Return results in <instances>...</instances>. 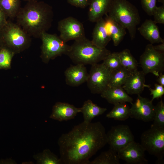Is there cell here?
I'll return each instance as SVG.
<instances>
[{
	"mask_svg": "<svg viewBox=\"0 0 164 164\" xmlns=\"http://www.w3.org/2000/svg\"><path fill=\"white\" fill-rule=\"evenodd\" d=\"M61 164H89V159L107 143L106 133L100 122H83L59 138Z\"/></svg>",
	"mask_w": 164,
	"mask_h": 164,
	"instance_id": "1",
	"label": "cell"
},
{
	"mask_svg": "<svg viewBox=\"0 0 164 164\" xmlns=\"http://www.w3.org/2000/svg\"><path fill=\"white\" fill-rule=\"evenodd\" d=\"M52 7L42 1L29 2L21 8L16 18L17 24L30 36L40 38L52 25Z\"/></svg>",
	"mask_w": 164,
	"mask_h": 164,
	"instance_id": "2",
	"label": "cell"
},
{
	"mask_svg": "<svg viewBox=\"0 0 164 164\" xmlns=\"http://www.w3.org/2000/svg\"><path fill=\"white\" fill-rule=\"evenodd\" d=\"M111 52L106 48L97 47L85 37L75 40L67 55L76 64L92 65L103 60Z\"/></svg>",
	"mask_w": 164,
	"mask_h": 164,
	"instance_id": "3",
	"label": "cell"
},
{
	"mask_svg": "<svg viewBox=\"0 0 164 164\" xmlns=\"http://www.w3.org/2000/svg\"><path fill=\"white\" fill-rule=\"evenodd\" d=\"M108 16L128 30L132 39L135 36L140 17L136 8L127 0H113Z\"/></svg>",
	"mask_w": 164,
	"mask_h": 164,
	"instance_id": "4",
	"label": "cell"
},
{
	"mask_svg": "<svg viewBox=\"0 0 164 164\" xmlns=\"http://www.w3.org/2000/svg\"><path fill=\"white\" fill-rule=\"evenodd\" d=\"M141 145L149 154L154 155L159 162H163L164 155V128L151 125L141 137Z\"/></svg>",
	"mask_w": 164,
	"mask_h": 164,
	"instance_id": "5",
	"label": "cell"
},
{
	"mask_svg": "<svg viewBox=\"0 0 164 164\" xmlns=\"http://www.w3.org/2000/svg\"><path fill=\"white\" fill-rule=\"evenodd\" d=\"M1 32L4 44L13 51L23 49L30 42V36L17 23L10 21Z\"/></svg>",
	"mask_w": 164,
	"mask_h": 164,
	"instance_id": "6",
	"label": "cell"
},
{
	"mask_svg": "<svg viewBox=\"0 0 164 164\" xmlns=\"http://www.w3.org/2000/svg\"><path fill=\"white\" fill-rule=\"evenodd\" d=\"M42 40V56L46 61L62 54L67 55L70 47L56 34L46 32L43 33L40 38Z\"/></svg>",
	"mask_w": 164,
	"mask_h": 164,
	"instance_id": "7",
	"label": "cell"
},
{
	"mask_svg": "<svg viewBox=\"0 0 164 164\" xmlns=\"http://www.w3.org/2000/svg\"><path fill=\"white\" fill-rule=\"evenodd\" d=\"M139 63L145 75L151 73L158 77L164 70V53L155 50L152 44H148L140 57Z\"/></svg>",
	"mask_w": 164,
	"mask_h": 164,
	"instance_id": "8",
	"label": "cell"
},
{
	"mask_svg": "<svg viewBox=\"0 0 164 164\" xmlns=\"http://www.w3.org/2000/svg\"><path fill=\"white\" fill-rule=\"evenodd\" d=\"M87 85L94 94H101L107 87L112 72L102 63L91 65Z\"/></svg>",
	"mask_w": 164,
	"mask_h": 164,
	"instance_id": "9",
	"label": "cell"
},
{
	"mask_svg": "<svg viewBox=\"0 0 164 164\" xmlns=\"http://www.w3.org/2000/svg\"><path fill=\"white\" fill-rule=\"evenodd\" d=\"M106 136L110 148L117 152L135 138L129 127L123 124L112 126Z\"/></svg>",
	"mask_w": 164,
	"mask_h": 164,
	"instance_id": "10",
	"label": "cell"
},
{
	"mask_svg": "<svg viewBox=\"0 0 164 164\" xmlns=\"http://www.w3.org/2000/svg\"><path fill=\"white\" fill-rule=\"evenodd\" d=\"M57 28L60 32L59 36L66 43L86 37L83 24L73 17L69 16L60 20Z\"/></svg>",
	"mask_w": 164,
	"mask_h": 164,
	"instance_id": "11",
	"label": "cell"
},
{
	"mask_svg": "<svg viewBox=\"0 0 164 164\" xmlns=\"http://www.w3.org/2000/svg\"><path fill=\"white\" fill-rule=\"evenodd\" d=\"M155 107L151 100L143 97L140 94L138 95L130 108V117L144 122L153 121Z\"/></svg>",
	"mask_w": 164,
	"mask_h": 164,
	"instance_id": "12",
	"label": "cell"
},
{
	"mask_svg": "<svg viewBox=\"0 0 164 164\" xmlns=\"http://www.w3.org/2000/svg\"><path fill=\"white\" fill-rule=\"evenodd\" d=\"M145 150L141 144L133 141L117 152L120 159L129 164H147L145 157Z\"/></svg>",
	"mask_w": 164,
	"mask_h": 164,
	"instance_id": "13",
	"label": "cell"
},
{
	"mask_svg": "<svg viewBox=\"0 0 164 164\" xmlns=\"http://www.w3.org/2000/svg\"><path fill=\"white\" fill-rule=\"evenodd\" d=\"M145 76L142 70L129 72L122 88L128 94H140L145 87H150L145 84Z\"/></svg>",
	"mask_w": 164,
	"mask_h": 164,
	"instance_id": "14",
	"label": "cell"
},
{
	"mask_svg": "<svg viewBox=\"0 0 164 164\" xmlns=\"http://www.w3.org/2000/svg\"><path fill=\"white\" fill-rule=\"evenodd\" d=\"M80 108L68 103L58 102L53 106L50 118L60 121H67L74 118L80 112Z\"/></svg>",
	"mask_w": 164,
	"mask_h": 164,
	"instance_id": "15",
	"label": "cell"
},
{
	"mask_svg": "<svg viewBox=\"0 0 164 164\" xmlns=\"http://www.w3.org/2000/svg\"><path fill=\"white\" fill-rule=\"evenodd\" d=\"M66 84L71 86H77L87 82L89 74L86 67L82 64L71 65L65 72Z\"/></svg>",
	"mask_w": 164,
	"mask_h": 164,
	"instance_id": "16",
	"label": "cell"
},
{
	"mask_svg": "<svg viewBox=\"0 0 164 164\" xmlns=\"http://www.w3.org/2000/svg\"><path fill=\"white\" fill-rule=\"evenodd\" d=\"M113 0H91L89 5V20L96 22L108 12Z\"/></svg>",
	"mask_w": 164,
	"mask_h": 164,
	"instance_id": "17",
	"label": "cell"
},
{
	"mask_svg": "<svg viewBox=\"0 0 164 164\" xmlns=\"http://www.w3.org/2000/svg\"><path fill=\"white\" fill-rule=\"evenodd\" d=\"M101 96L111 104H115L121 103L132 104L133 99L126 93L122 86L107 87L101 94Z\"/></svg>",
	"mask_w": 164,
	"mask_h": 164,
	"instance_id": "18",
	"label": "cell"
},
{
	"mask_svg": "<svg viewBox=\"0 0 164 164\" xmlns=\"http://www.w3.org/2000/svg\"><path fill=\"white\" fill-rule=\"evenodd\" d=\"M104 19L105 26L108 35L115 46H118L126 34V29L117 22L109 17L108 14Z\"/></svg>",
	"mask_w": 164,
	"mask_h": 164,
	"instance_id": "19",
	"label": "cell"
},
{
	"mask_svg": "<svg viewBox=\"0 0 164 164\" xmlns=\"http://www.w3.org/2000/svg\"><path fill=\"white\" fill-rule=\"evenodd\" d=\"M137 29L151 44L164 42V39L160 36L158 27L151 19L146 20Z\"/></svg>",
	"mask_w": 164,
	"mask_h": 164,
	"instance_id": "20",
	"label": "cell"
},
{
	"mask_svg": "<svg viewBox=\"0 0 164 164\" xmlns=\"http://www.w3.org/2000/svg\"><path fill=\"white\" fill-rule=\"evenodd\" d=\"M92 43L97 47L106 48L111 40L105 26V21L102 18L96 22L92 32Z\"/></svg>",
	"mask_w": 164,
	"mask_h": 164,
	"instance_id": "21",
	"label": "cell"
},
{
	"mask_svg": "<svg viewBox=\"0 0 164 164\" xmlns=\"http://www.w3.org/2000/svg\"><path fill=\"white\" fill-rule=\"evenodd\" d=\"M80 109V112L83 114L84 121L88 122H91L94 118L102 114L107 110L98 106L90 99L84 102Z\"/></svg>",
	"mask_w": 164,
	"mask_h": 164,
	"instance_id": "22",
	"label": "cell"
},
{
	"mask_svg": "<svg viewBox=\"0 0 164 164\" xmlns=\"http://www.w3.org/2000/svg\"><path fill=\"white\" fill-rule=\"evenodd\" d=\"M114 105L112 110L106 115L107 118L124 121L130 117V108L126 103H119Z\"/></svg>",
	"mask_w": 164,
	"mask_h": 164,
	"instance_id": "23",
	"label": "cell"
},
{
	"mask_svg": "<svg viewBox=\"0 0 164 164\" xmlns=\"http://www.w3.org/2000/svg\"><path fill=\"white\" fill-rule=\"evenodd\" d=\"M120 159L117 152L110 149L102 152L89 164H119Z\"/></svg>",
	"mask_w": 164,
	"mask_h": 164,
	"instance_id": "24",
	"label": "cell"
},
{
	"mask_svg": "<svg viewBox=\"0 0 164 164\" xmlns=\"http://www.w3.org/2000/svg\"><path fill=\"white\" fill-rule=\"evenodd\" d=\"M20 0H0V7L7 18H16L21 8Z\"/></svg>",
	"mask_w": 164,
	"mask_h": 164,
	"instance_id": "25",
	"label": "cell"
},
{
	"mask_svg": "<svg viewBox=\"0 0 164 164\" xmlns=\"http://www.w3.org/2000/svg\"><path fill=\"white\" fill-rule=\"evenodd\" d=\"M119 56L122 66L129 72L138 70V62L129 50L125 49L119 52Z\"/></svg>",
	"mask_w": 164,
	"mask_h": 164,
	"instance_id": "26",
	"label": "cell"
},
{
	"mask_svg": "<svg viewBox=\"0 0 164 164\" xmlns=\"http://www.w3.org/2000/svg\"><path fill=\"white\" fill-rule=\"evenodd\" d=\"M33 157L36 160V164H61L60 158L48 149H44L42 152L34 155Z\"/></svg>",
	"mask_w": 164,
	"mask_h": 164,
	"instance_id": "27",
	"label": "cell"
},
{
	"mask_svg": "<svg viewBox=\"0 0 164 164\" xmlns=\"http://www.w3.org/2000/svg\"><path fill=\"white\" fill-rule=\"evenodd\" d=\"M129 72L124 67L112 72L108 87H121L125 83Z\"/></svg>",
	"mask_w": 164,
	"mask_h": 164,
	"instance_id": "28",
	"label": "cell"
},
{
	"mask_svg": "<svg viewBox=\"0 0 164 164\" xmlns=\"http://www.w3.org/2000/svg\"><path fill=\"white\" fill-rule=\"evenodd\" d=\"M14 52L4 44L0 47V69L10 67Z\"/></svg>",
	"mask_w": 164,
	"mask_h": 164,
	"instance_id": "29",
	"label": "cell"
},
{
	"mask_svg": "<svg viewBox=\"0 0 164 164\" xmlns=\"http://www.w3.org/2000/svg\"><path fill=\"white\" fill-rule=\"evenodd\" d=\"M103 61L102 63L112 72L122 67L119 57V52H111Z\"/></svg>",
	"mask_w": 164,
	"mask_h": 164,
	"instance_id": "30",
	"label": "cell"
},
{
	"mask_svg": "<svg viewBox=\"0 0 164 164\" xmlns=\"http://www.w3.org/2000/svg\"><path fill=\"white\" fill-rule=\"evenodd\" d=\"M153 123L151 125L158 128H164V104L162 100L155 107Z\"/></svg>",
	"mask_w": 164,
	"mask_h": 164,
	"instance_id": "31",
	"label": "cell"
},
{
	"mask_svg": "<svg viewBox=\"0 0 164 164\" xmlns=\"http://www.w3.org/2000/svg\"><path fill=\"white\" fill-rule=\"evenodd\" d=\"M143 9L150 16H152V13L156 7V0H140Z\"/></svg>",
	"mask_w": 164,
	"mask_h": 164,
	"instance_id": "32",
	"label": "cell"
},
{
	"mask_svg": "<svg viewBox=\"0 0 164 164\" xmlns=\"http://www.w3.org/2000/svg\"><path fill=\"white\" fill-rule=\"evenodd\" d=\"M154 22L155 23L164 24V5L156 7L152 13Z\"/></svg>",
	"mask_w": 164,
	"mask_h": 164,
	"instance_id": "33",
	"label": "cell"
},
{
	"mask_svg": "<svg viewBox=\"0 0 164 164\" xmlns=\"http://www.w3.org/2000/svg\"><path fill=\"white\" fill-rule=\"evenodd\" d=\"M155 87L154 89H152L150 87H149L150 91V95L152 96L151 100L152 101L155 99L161 98L164 94V87L157 84H155Z\"/></svg>",
	"mask_w": 164,
	"mask_h": 164,
	"instance_id": "34",
	"label": "cell"
},
{
	"mask_svg": "<svg viewBox=\"0 0 164 164\" xmlns=\"http://www.w3.org/2000/svg\"><path fill=\"white\" fill-rule=\"evenodd\" d=\"M72 5L76 7L85 8L89 6L91 0H67Z\"/></svg>",
	"mask_w": 164,
	"mask_h": 164,
	"instance_id": "35",
	"label": "cell"
},
{
	"mask_svg": "<svg viewBox=\"0 0 164 164\" xmlns=\"http://www.w3.org/2000/svg\"><path fill=\"white\" fill-rule=\"evenodd\" d=\"M7 17L0 7V32L7 22Z\"/></svg>",
	"mask_w": 164,
	"mask_h": 164,
	"instance_id": "36",
	"label": "cell"
},
{
	"mask_svg": "<svg viewBox=\"0 0 164 164\" xmlns=\"http://www.w3.org/2000/svg\"><path fill=\"white\" fill-rule=\"evenodd\" d=\"M157 81L159 84L164 87V75L162 73H159Z\"/></svg>",
	"mask_w": 164,
	"mask_h": 164,
	"instance_id": "37",
	"label": "cell"
},
{
	"mask_svg": "<svg viewBox=\"0 0 164 164\" xmlns=\"http://www.w3.org/2000/svg\"><path fill=\"white\" fill-rule=\"evenodd\" d=\"M154 48L157 51L163 52H164V42L155 46H153Z\"/></svg>",
	"mask_w": 164,
	"mask_h": 164,
	"instance_id": "38",
	"label": "cell"
},
{
	"mask_svg": "<svg viewBox=\"0 0 164 164\" xmlns=\"http://www.w3.org/2000/svg\"><path fill=\"white\" fill-rule=\"evenodd\" d=\"M2 34L0 32V47L4 44Z\"/></svg>",
	"mask_w": 164,
	"mask_h": 164,
	"instance_id": "39",
	"label": "cell"
},
{
	"mask_svg": "<svg viewBox=\"0 0 164 164\" xmlns=\"http://www.w3.org/2000/svg\"><path fill=\"white\" fill-rule=\"evenodd\" d=\"M28 2L38 1L39 0H23Z\"/></svg>",
	"mask_w": 164,
	"mask_h": 164,
	"instance_id": "40",
	"label": "cell"
},
{
	"mask_svg": "<svg viewBox=\"0 0 164 164\" xmlns=\"http://www.w3.org/2000/svg\"><path fill=\"white\" fill-rule=\"evenodd\" d=\"M158 2L162 3L164 5V0H158Z\"/></svg>",
	"mask_w": 164,
	"mask_h": 164,
	"instance_id": "41",
	"label": "cell"
}]
</instances>
